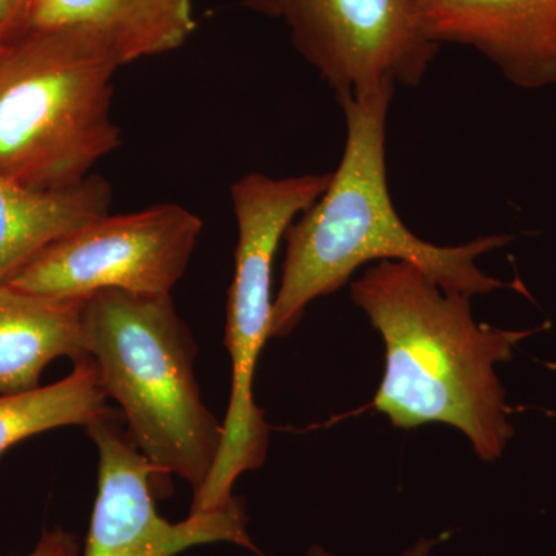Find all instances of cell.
Segmentation results:
<instances>
[{
  "label": "cell",
  "mask_w": 556,
  "mask_h": 556,
  "mask_svg": "<svg viewBox=\"0 0 556 556\" xmlns=\"http://www.w3.org/2000/svg\"><path fill=\"white\" fill-rule=\"evenodd\" d=\"M396 89L386 83L368 93L338 98L345 115V149L324 195L285 233L273 338L291 334L314 300L345 287L367 263L383 260L416 266L450 294L471 299L503 288L525 291L521 283L486 276L477 265L481 255L506 247L510 236L439 247L417 237L399 217L387 175V121Z\"/></svg>",
  "instance_id": "1"
},
{
  "label": "cell",
  "mask_w": 556,
  "mask_h": 556,
  "mask_svg": "<svg viewBox=\"0 0 556 556\" xmlns=\"http://www.w3.org/2000/svg\"><path fill=\"white\" fill-rule=\"evenodd\" d=\"M351 299L386 345L376 409L404 430L447 424L482 460L501 457L514 427L495 367L548 325L508 331L478 324L470 298L442 291L416 266L394 260L365 269L351 283Z\"/></svg>",
  "instance_id": "2"
},
{
  "label": "cell",
  "mask_w": 556,
  "mask_h": 556,
  "mask_svg": "<svg viewBox=\"0 0 556 556\" xmlns=\"http://www.w3.org/2000/svg\"><path fill=\"white\" fill-rule=\"evenodd\" d=\"M87 356L123 409L129 438L160 473L199 492L223 441V424L201 401L195 342L172 294L101 291L84 302Z\"/></svg>",
  "instance_id": "3"
},
{
  "label": "cell",
  "mask_w": 556,
  "mask_h": 556,
  "mask_svg": "<svg viewBox=\"0 0 556 556\" xmlns=\"http://www.w3.org/2000/svg\"><path fill=\"white\" fill-rule=\"evenodd\" d=\"M116 62L72 31H22L0 50V174L21 185H78L119 148Z\"/></svg>",
  "instance_id": "4"
},
{
  "label": "cell",
  "mask_w": 556,
  "mask_h": 556,
  "mask_svg": "<svg viewBox=\"0 0 556 556\" xmlns=\"http://www.w3.org/2000/svg\"><path fill=\"white\" fill-rule=\"evenodd\" d=\"M332 172L273 178L252 172L230 188L239 228L236 270L229 289L226 348L232 387L223 441L207 481L193 493L190 514H206L233 501V485L263 466L269 427L254 401V375L266 340L273 338V265L289 226L328 189Z\"/></svg>",
  "instance_id": "5"
},
{
  "label": "cell",
  "mask_w": 556,
  "mask_h": 556,
  "mask_svg": "<svg viewBox=\"0 0 556 556\" xmlns=\"http://www.w3.org/2000/svg\"><path fill=\"white\" fill-rule=\"evenodd\" d=\"M203 219L177 203L104 215L47 248L5 285L28 294L86 300L101 291L172 294Z\"/></svg>",
  "instance_id": "6"
},
{
  "label": "cell",
  "mask_w": 556,
  "mask_h": 556,
  "mask_svg": "<svg viewBox=\"0 0 556 556\" xmlns=\"http://www.w3.org/2000/svg\"><path fill=\"white\" fill-rule=\"evenodd\" d=\"M241 7L283 22L336 100L386 83L417 87L441 49L424 30L416 0H241Z\"/></svg>",
  "instance_id": "7"
},
{
  "label": "cell",
  "mask_w": 556,
  "mask_h": 556,
  "mask_svg": "<svg viewBox=\"0 0 556 556\" xmlns=\"http://www.w3.org/2000/svg\"><path fill=\"white\" fill-rule=\"evenodd\" d=\"M98 448V495L84 556H175L201 544L257 547L248 535L241 497L207 514H190L181 522L161 517L152 478L160 473L142 455L113 415L87 426Z\"/></svg>",
  "instance_id": "8"
},
{
  "label": "cell",
  "mask_w": 556,
  "mask_h": 556,
  "mask_svg": "<svg viewBox=\"0 0 556 556\" xmlns=\"http://www.w3.org/2000/svg\"><path fill=\"white\" fill-rule=\"evenodd\" d=\"M428 38L477 50L522 90L556 86V0H416Z\"/></svg>",
  "instance_id": "9"
},
{
  "label": "cell",
  "mask_w": 556,
  "mask_h": 556,
  "mask_svg": "<svg viewBox=\"0 0 556 556\" xmlns=\"http://www.w3.org/2000/svg\"><path fill=\"white\" fill-rule=\"evenodd\" d=\"M197 30L193 0H31L22 31H72L116 65L181 49Z\"/></svg>",
  "instance_id": "10"
},
{
  "label": "cell",
  "mask_w": 556,
  "mask_h": 556,
  "mask_svg": "<svg viewBox=\"0 0 556 556\" xmlns=\"http://www.w3.org/2000/svg\"><path fill=\"white\" fill-rule=\"evenodd\" d=\"M113 190L91 174L68 188L38 189L0 174V285L47 248L110 214Z\"/></svg>",
  "instance_id": "11"
},
{
  "label": "cell",
  "mask_w": 556,
  "mask_h": 556,
  "mask_svg": "<svg viewBox=\"0 0 556 556\" xmlns=\"http://www.w3.org/2000/svg\"><path fill=\"white\" fill-rule=\"evenodd\" d=\"M84 302L40 298L0 285V394L39 387L40 375L54 358H89Z\"/></svg>",
  "instance_id": "12"
},
{
  "label": "cell",
  "mask_w": 556,
  "mask_h": 556,
  "mask_svg": "<svg viewBox=\"0 0 556 556\" xmlns=\"http://www.w3.org/2000/svg\"><path fill=\"white\" fill-rule=\"evenodd\" d=\"M113 415L91 358L75 362V369L51 386L0 394V456L53 428L90 426Z\"/></svg>",
  "instance_id": "13"
},
{
  "label": "cell",
  "mask_w": 556,
  "mask_h": 556,
  "mask_svg": "<svg viewBox=\"0 0 556 556\" xmlns=\"http://www.w3.org/2000/svg\"><path fill=\"white\" fill-rule=\"evenodd\" d=\"M78 538L56 527L50 532L49 530L43 532L36 547L25 556H78Z\"/></svg>",
  "instance_id": "14"
},
{
  "label": "cell",
  "mask_w": 556,
  "mask_h": 556,
  "mask_svg": "<svg viewBox=\"0 0 556 556\" xmlns=\"http://www.w3.org/2000/svg\"><path fill=\"white\" fill-rule=\"evenodd\" d=\"M31 0H0V43H7L20 31Z\"/></svg>",
  "instance_id": "15"
},
{
  "label": "cell",
  "mask_w": 556,
  "mask_h": 556,
  "mask_svg": "<svg viewBox=\"0 0 556 556\" xmlns=\"http://www.w3.org/2000/svg\"><path fill=\"white\" fill-rule=\"evenodd\" d=\"M442 538H438V540H428V538H422V540L417 541L415 546L409 548V551L405 552L402 556H428L431 554L437 544L441 543ZM308 556H334L329 554V552L325 551V548L314 546L309 551Z\"/></svg>",
  "instance_id": "16"
},
{
  "label": "cell",
  "mask_w": 556,
  "mask_h": 556,
  "mask_svg": "<svg viewBox=\"0 0 556 556\" xmlns=\"http://www.w3.org/2000/svg\"><path fill=\"white\" fill-rule=\"evenodd\" d=\"M3 43H0V50H2Z\"/></svg>",
  "instance_id": "17"
}]
</instances>
